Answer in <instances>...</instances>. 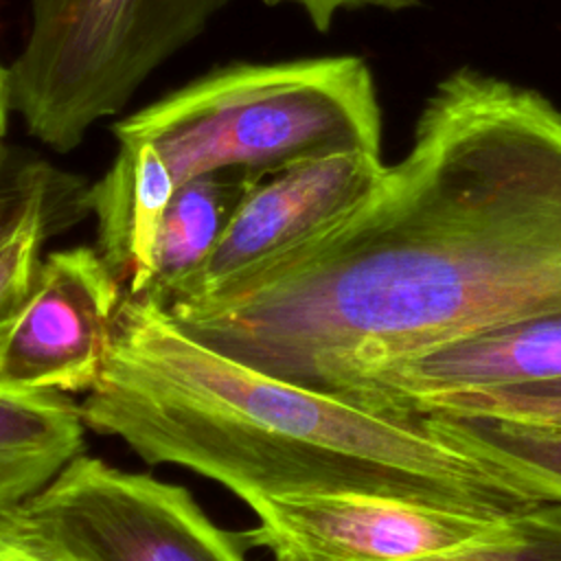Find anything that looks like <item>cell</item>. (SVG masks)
I'll list each match as a JSON object with an SVG mask.
<instances>
[{
	"label": "cell",
	"instance_id": "16",
	"mask_svg": "<svg viewBox=\"0 0 561 561\" xmlns=\"http://www.w3.org/2000/svg\"><path fill=\"white\" fill-rule=\"evenodd\" d=\"M85 188L83 180L59 171L50 162L9 149L0 167V237L35 208L81 195Z\"/></svg>",
	"mask_w": 561,
	"mask_h": 561
},
{
	"label": "cell",
	"instance_id": "12",
	"mask_svg": "<svg viewBox=\"0 0 561 561\" xmlns=\"http://www.w3.org/2000/svg\"><path fill=\"white\" fill-rule=\"evenodd\" d=\"M256 180L243 171H217L175 188L158 232L156 272L147 296L164 302L206 263Z\"/></svg>",
	"mask_w": 561,
	"mask_h": 561
},
{
	"label": "cell",
	"instance_id": "10",
	"mask_svg": "<svg viewBox=\"0 0 561 561\" xmlns=\"http://www.w3.org/2000/svg\"><path fill=\"white\" fill-rule=\"evenodd\" d=\"M178 184L147 142H118L105 173L88 186L85 206L96 219V250L127 296L151 287L156 241Z\"/></svg>",
	"mask_w": 561,
	"mask_h": 561
},
{
	"label": "cell",
	"instance_id": "14",
	"mask_svg": "<svg viewBox=\"0 0 561 561\" xmlns=\"http://www.w3.org/2000/svg\"><path fill=\"white\" fill-rule=\"evenodd\" d=\"M85 191L35 208L0 237V340L28 300L46 239L88 213Z\"/></svg>",
	"mask_w": 561,
	"mask_h": 561
},
{
	"label": "cell",
	"instance_id": "7",
	"mask_svg": "<svg viewBox=\"0 0 561 561\" xmlns=\"http://www.w3.org/2000/svg\"><path fill=\"white\" fill-rule=\"evenodd\" d=\"M123 285L92 245L48 252L0 340V383L88 392L101 377Z\"/></svg>",
	"mask_w": 561,
	"mask_h": 561
},
{
	"label": "cell",
	"instance_id": "20",
	"mask_svg": "<svg viewBox=\"0 0 561 561\" xmlns=\"http://www.w3.org/2000/svg\"><path fill=\"white\" fill-rule=\"evenodd\" d=\"M11 101H9V77L7 66L0 61V131H7V123L11 116Z\"/></svg>",
	"mask_w": 561,
	"mask_h": 561
},
{
	"label": "cell",
	"instance_id": "19",
	"mask_svg": "<svg viewBox=\"0 0 561 561\" xmlns=\"http://www.w3.org/2000/svg\"><path fill=\"white\" fill-rule=\"evenodd\" d=\"M0 561H68L31 537L7 511H0Z\"/></svg>",
	"mask_w": 561,
	"mask_h": 561
},
{
	"label": "cell",
	"instance_id": "3",
	"mask_svg": "<svg viewBox=\"0 0 561 561\" xmlns=\"http://www.w3.org/2000/svg\"><path fill=\"white\" fill-rule=\"evenodd\" d=\"M151 145L175 184L217 171L265 178L344 151L381 153L370 66L355 55L217 66L112 125Z\"/></svg>",
	"mask_w": 561,
	"mask_h": 561
},
{
	"label": "cell",
	"instance_id": "13",
	"mask_svg": "<svg viewBox=\"0 0 561 561\" xmlns=\"http://www.w3.org/2000/svg\"><path fill=\"white\" fill-rule=\"evenodd\" d=\"M447 445L539 502L561 504V430L478 414H421Z\"/></svg>",
	"mask_w": 561,
	"mask_h": 561
},
{
	"label": "cell",
	"instance_id": "6",
	"mask_svg": "<svg viewBox=\"0 0 561 561\" xmlns=\"http://www.w3.org/2000/svg\"><path fill=\"white\" fill-rule=\"evenodd\" d=\"M256 526L237 533L272 561H412L465 543L506 515L375 493L250 495Z\"/></svg>",
	"mask_w": 561,
	"mask_h": 561
},
{
	"label": "cell",
	"instance_id": "17",
	"mask_svg": "<svg viewBox=\"0 0 561 561\" xmlns=\"http://www.w3.org/2000/svg\"><path fill=\"white\" fill-rule=\"evenodd\" d=\"M421 414H478L561 430V397L546 399L522 394H460L416 408L414 419Z\"/></svg>",
	"mask_w": 561,
	"mask_h": 561
},
{
	"label": "cell",
	"instance_id": "18",
	"mask_svg": "<svg viewBox=\"0 0 561 561\" xmlns=\"http://www.w3.org/2000/svg\"><path fill=\"white\" fill-rule=\"evenodd\" d=\"M267 7H278V4H294L298 7L311 26L320 33H327L340 11L348 9H383V11H408L416 9L423 4V0H263Z\"/></svg>",
	"mask_w": 561,
	"mask_h": 561
},
{
	"label": "cell",
	"instance_id": "9",
	"mask_svg": "<svg viewBox=\"0 0 561 561\" xmlns=\"http://www.w3.org/2000/svg\"><path fill=\"white\" fill-rule=\"evenodd\" d=\"M460 394L561 397V311L497 327L397 364L368 383L357 408L412 421L416 408Z\"/></svg>",
	"mask_w": 561,
	"mask_h": 561
},
{
	"label": "cell",
	"instance_id": "5",
	"mask_svg": "<svg viewBox=\"0 0 561 561\" xmlns=\"http://www.w3.org/2000/svg\"><path fill=\"white\" fill-rule=\"evenodd\" d=\"M9 513L68 561H248L188 489L85 454Z\"/></svg>",
	"mask_w": 561,
	"mask_h": 561
},
{
	"label": "cell",
	"instance_id": "15",
	"mask_svg": "<svg viewBox=\"0 0 561 561\" xmlns=\"http://www.w3.org/2000/svg\"><path fill=\"white\" fill-rule=\"evenodd\" d=\"M412 561H561V504L539 502L465 543Z\"/></svg>",
	"mask_w": 561,
	"mask_h": 561
},
{
	"label": "cell",
	"instance_id": "8",
	"mask_svg": "<svg viewBox=\"0 0 561 561\" xmlns=\"http://www.w3.org/2000/svg\"><path fill=\"white\" fill-rule=\"evenodd\" d=\"M383 169L381 153L344 151L259 178L206 263L162 305L224 294L353 210L377 186Z\"/></svg>",
	"mask_w": 561,
	"mask_h": 561
},
{
	"label": "cell",
	"instance_id": "11",
	"mask_svg": "<svg viewBox=\"0 0 561 561\" xmlns=\"http://www.w3.org/2000/svg\"><path fill=\"white\" fill-rule=\"evenodd\" d=\"M79 405L57 390L0 383V511L18 506L83 454Z\"/></svg>",
	"mask_w": 561,
	"mask_h": 561
},
{
	"label": "cell",
	"instance_id": "2",
	"mask_svg": "<svg viewBox=\"0 0 561 561\" xmlns=\"http://www.w3.org/2000/svg\"><path fill=\"white\" fill-rule=\"evenodd\" d=\"M83 425L147 465L250 495L375 493L489 515L539 504L434 436L245 366L186 333L153 296H123Z\"/></svg>",
	"mask_w": 561,
	"mask_h": 561
},
{
	"label": "cell",
	"instance_id": "21",
	"mask_svg": "<svg viewBox=\"0 0 561 561\" xmlns=\"http://www.w3.org/2000/svg\"><path fill=\"white\" fill-rule=\"evenodd\" d=\"M7 153H9V149H7V145H4V131H0V167H2L4 160H7Z\"/></svg>",
	"mask_w": 561,
	"mask_h": 561
},
{
	"label": "cell",
	"instance_id": "1",
	"mask_svg": "<svg viewBox=\"0 0 561 561\" xmlns=\"http://www.w3.org/2000/svg\"><path fill=\"white\" fill-rule=\"evenodd\" d=\"M164 309L215 351L355 408L397 364L561 311V107L451 70L353 210L224 294Z\"/></svg>",
	"mask_w": 561,
	"mask_h": 561
},
{
	"label": "cell",
	"instance_id": "4",
	"mask_svg": "<svg viewBox=\"0 0 561 561\" xmlns=\"http://www.w3.org/2000/svg\"><path fill=\"white\" fill-rule=\"evenodd\" d=\"M228 0H28L24 42L7 66L11 112L57 153L118 114Z\"/></svg>",
	"mask_w": 561,
	"mask_h": 561
}]
</instances>
